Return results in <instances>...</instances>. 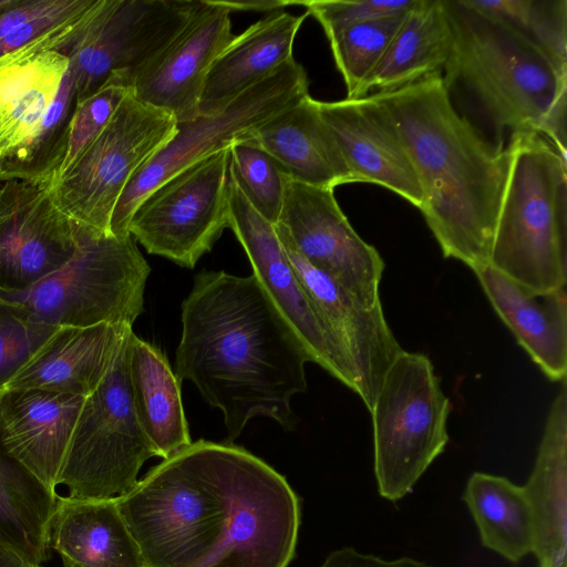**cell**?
<instances>
[{"label":"cell","instance_id":"1","mask_svg":"<svg viewBox=\"0 0 567 567\" xmlns=\"http://www.w3.org/2000/svg\"><path fill=\"white\" fill-rule=\"evenodd\" d=\"M145 567H288L300 502L233 443L192 442L116 498Z\"/></svg>","mask_w":567,"mask_h":567},{"label":"cell","instance_id":"2","mask_svg":"<svg viewBox=\"0 0 567 567\" xmlns=\"http://www.w3.org/2000/svg\"><path fill=\"white\" fill-rule=\"evenodd\" d=\"M302 346L254 275L203 270L182 303L175 375L224 415L227 443L257 416L292 431L295 394L307 391Z\"/></svg>","mask_w":567,"mask_h":567},{"label":"cell","instance_id":"3","mask_svg":"<svg viewBox=\"0 0 567 567\" xmlns=\"http://www.w3.org/2000/svg\"><path fill=\"white\" fill-rule=\"evenodd\" d=\"M398 125L422 193L421 213L445 258L488 266L512 152L489 142L452 103L443 73L372 93Z\"/></svg>","mask_w":567,"mask_h":567},{"label":"cell","instance_id":"4","mask_svg":"<svg viewBox=\"0 0 567 567\" xmlns=\"http://www.w3.org/2000/svg\"><path fill=\"white\" fill-rule=\"evenodd\" d=\"M444 6L452 34L447 89H466L499 133H539L567 157V73L524 33L466 0Z\"/></svg>","mask_w":567,"mask_h":567},{"label":"cell","instance_id":"5","mask_svg":"<svg viewBox=\"0 0 567 567\" xmlns=\"http://www.w3.org/2000/svg\"><path fill=\"white\" fill-rule=\"evenodd\" d=\"M489 264L536 292L567 284V157L536 132L511 135Z\"/></svg>","mask_w":567,"mask_h":567},{"label":"cell","instance_id":"6","mask_svg":"<svg viewBox=\"0 0 567 567\" xmlns=\"http://www.w3.org/2000/svg\"><path fill=\"white\" fill-rule=\"evenodd\" d=\"M150 272L131 234L106 235L78 225L74 254L61 268L27 290L0 295L50 326L132 327L144 310Z\"/></svg>","mask_w":567,"mask_h":567},{"label":"cell","instance_id":"7","mask_svg":"<svg viewBox=\"0 0 567 567\" xmlns=\"http://www.w3.org/2000/svg\"><path fill=\"white\" fill-rule=\"evenodd\" d=\"M450 411L431 360L403 350L386 371L370 410L381 497L396 502L412 492L445 450Z\"/></svg>","mask_w":567,"mask_h":567},{"label":"cell","instance_id":"8","mask_svg":"<svg viewBox=\"0 0 567 567\" xmlns=\"http://www.w3.org/2000/svg\"><path fill=\"white\" fill-rule=\"evenodd\" d=\"M132 328L100 385L85 398L58 485L79 499L117 498L138 482L143 464L156 453L135 413L128 378Z\"/></svg>","mask_w":567,"mask_h":567},{"label":"cell","instance_id":"9","mask_svg":"<svg viewBox=\"0 0 567 567\" xmlns=\"http://www.w3.org/2000/svg\"><path fill=\"white\" fill-rule=\"evenodd\" d=\"M176 128L174 115L138 101L131 91L100 134L48 184L53 204L73 223L113 235L112 215L126 185Z\"/></svg>","mask_w":567,"mask_h":567},{"label":"cell","instance_id":"10","mask_svg":"<svg viewBox=\"0 0 567 567\" xmlns=\"http://www.w3.org/2000/svg\"><path fill=\"white\" fill-rule=\"evenodd\" d=\"M308 84L306 70L292 58L223 107L177 122L174 136L126 185L112 215L111 233L128 235L127 225L134 209L154 188L202 158L229 148L297 104L309 94Z\"/></svg>","mask_w":567,"mask_h":567},{"label":"cell","instance_id":"11","mask_svg":"<svg viewBox=\"0 0 567 567\" xmlns=\"http://www.w3.org/2000/svg\"><path fill=\"white\" fill-rule=\"evenodd\" d=\"M229 148L189 165L144 197L127 231L151 255L194 268L229 226Z\"/></svg>","mask_w":567,"mask_h":567},{"label":"cell","instance_id":"12","mask_svg":"<svg viewBox=\"0 0 567 567\" xmlns=\"http://www.w3.org/2000/svg\"><path fill=\"white\" fill-rule=\"evenodd\" d=\"M199 0H104L75 39L70 73L79 101L114 74L131 86L187 22Z\"/></svg>","mask_w":567,"mask_h":567},{"label":"cell","instance_id":"13","mask_svg":"<svg viewBox=\"0 0 567 567\" xmlns=\"http://www.w3.org/2000/svg\"><path fill=\"white\" fill-rule=\"evenodd\" d=\"M229 228L243 246L252 275L302 346L310 362L355 392L352 365L302 289L275 226L246 199L228 173Z\"/></svg>","mask_w":567,"mask_h":567},{"label":"cell","instance_id":"14","mask_svg":"<svg viewBox=\"0 0 567 567\" xmlns=\"http://www.w3.org/2000/svg\"><path fill=\"white\" fill-rule=\"evenodd\" d=\"M299 254L368 308L382 305L379 286L384 261L364 241L341 210L333 189L306 185L290 177L276 223Z\"/></svg>","mask_w":567,"mask_h":567},{"label":"cell","instance_id":"15","mask_svg":"<svg viewBox=\"0 0 567 567\" xmlns=\"http://www.w3.org/2000/svg\"><path fill=\"white\" fill-rule=\"evenodd\" d=\"M101 3L90 0L61 25L0 55V161L37 141L70 68V56L59 49L90 24Z\"/></svg>","mask_w":567,"mask_h":567},{"label":"cell","instance_id":"16","mask_svg":"<svg viewBox=\"0 0 567 567\" xmlns=\"http://www.w3.org/2000/svg\"><path fill=\"white\" fill-rule=\"evenodd\" d=\"M274 226L302 289L348 357L355 377V393L370 411L386 371L403 351L384 318L382 305L368 308L359 302L311 266L280 225Z\"/></svg>","mask_w":567,"mask_h":567},{"label":"cell","instance_id":"17","mask_svg":"<svg viewBox=\"0 0 567 567\" xmlns=\"http://www.w3.org/2000/svg\"><path fill=\"white\" fill-rule=\"evenodd\" d=\"M230 11L218 0H199L172 41L133 80V95L176 122L198 115L207 73L231 41Z\"/></svg>","mask_w":567,"mask_h":567},{"label":"cell","instance_id":"18","mask_svg":"<svg viewBox=\"0 0 567 567\" xmlns=\"http://www.w3.org/2000/svg\"><path fill=\"white\" fill-rule=\"evenodd\" d=\"M76 236L47 181L0 196V292L27 290L55 272L74 254Z\"/></svg>","mask_w":567,"mask_h":567},{"label":"cell","instance_id":"19","mask_svg":"<svg viewBox=\"0 0 567 567\" xmlns=\"http://www.w3.org/2000/svg\"><path fill=\"white\" fill-rule=\"evenodd\" d=\"M319 111L354 183L380 185L421 209L423 193L404 140L391 114L373 94L319 101Z\"/></svg>","mask_w":567,"mask_h":567},{"label":"cell","instance_id":"20","mask_svg":"<svg viewBox=\"0 0 567 567\" xmlns=\"http://www.w3.org/2000/svg\"><path fill=\"white\" fill-rule=\"evenodd\" d=\"M84 400L42 389H8L0 393L6 449L52 492Z\"/></svg>","mask_w":567,"mask_h":567},{"label":"cell","instance_id":"21","mask_svg":"<svg viewBox=\"0 0 567 567\" xmlns=\"http://www.w3.org/2000/svg\"><path fill=\"white\" fill-rule=\"evenodd\" d=\"M239 142L272 156L296 182L334 189L354 183L339 144L309 94L251 131Z\"/></svg>","mask_w":567,"mask_h":567},{"label":"cell","instance_id":"22","mask_svg":"<svg viewBox=\"0 0 567 567\" xmlns=\"http://www.w3.org/2000/svg\"><path fill=\"white\" fill-rule=\"evenodd\" d=\"M492 307L543 373L554 382L567 374L566 287L533 291L491 266L474 272Z\"/></svg>","mask_w":567,"mask_h":567},{"label":"cell","instance_id":"23","mask_svg":"<svg viewBox=\"0 0 567 567\" xmlns=\"http://www.w3.org/2000/svg\"><path fill=\"white\" fill-rule=\"evenodd\" d=\"M130 326L59 327L8 389L89 396L110 370Z\"/></svg>","mask_w":567,"mask_h":567},{"label":"cell","instance_id":"24","mask_svg":"<svg viewBox=\"0 0 567 567\" xmlns=\"http://www.w3.org/2000/svg\"><path fill=\"white\" fill-rule=\"evenodd\" d=\"M50 548L60 555L64 567H145L116 498L58 496Z\"/></svg>","mask_w":567,"mask_h":567},{"label":"cell","instance_id":"25","mask_svg":"<svg viewBox=\"0 0 567 567\" xmlns=\"http://www.w3.org/2000/svg\"><path fill=\"white\" fill-rule=\"evenodd\" d=\"M539 567H567V383L551 402L533 471L523 486Z\"/></svg>","mask_w":567,"mask_h":567},{"label":"cell","instance_id":"26","mask_svg":"<svg viewBox=\"0 0 567 567\" xmlns=\"http://www.w3.org/2000/svg\"><path fill=\"white\" fill-rule=\"evenodd\" d=\"M308 13L272 11L219 53L205 79L198 114L212 113L292 59V45Z\"/></svg>","mask_w":567,"mask_h":567},{"label":"cell","instance_id":"27","mask_svg":"<svg viewBox=\"0 0 567 567\" xmlns=\"http://www.w3.org/2000/svg\"><path fill=\"white\" fill-rule=\"evenodd\" d=\"M128 378L135 413L156 456L166 460L192 443L181 383L166 355L154 344L130 337Z\"/></svg>","mask_w":567,"mask_h":567},{"label":"cell","instance_id":"28","mask_svg":"<svg viewBox=\"0 0 567 567\" xmlns=\"http://www.w3.org/2000/svg\"><path fill=\"white\" fill-rule=\"evenodd\" d=\"M451 40L444 0H419L405 13L384 55L364 82L361 96L401 89L443 73Z\"/></svg>","mask_w":567,"mask_h":567},{"label":"cell","instance_id":"29","mask_svg":"<svg viewBox=\"0 0 567 567\" xmlns=\"http://www.w3.org/2000/svg\"><path fill=\"white\" fill-rule=\"evenodd\" d=\"M56 497L8 452L0 426V544L34 564L44 563Z\"/></svg>","mask_w":567,"mask_h":567},{"label":"cell","instance_id":"30","mask_svg":"<svg viewBox=\"0 0 567 567\" xmlns=\"http://www.w3.org/2000/svg\"><path fill=\"white\" fill-rule=\"evenodd\" d=\"M463 501L484 547L517 563L535 548V524L524 487L503 476L475 472Z\"/></svg>","mask_w":567,"mask_h":567},{"label":"cell","instance_id":"31","mask_svg":"<svg viewBox=\"0 0 567 567\" xmlns=\"http://www.w3.org/2000/svg\"><path fill=\"white\" fill-rule=\"evenodd\" d=\"M403 16L370 19L326 31L347 97H362L364 82L384 55Z\"/></svg>","mask_w":567,"mask_h":567},{"label":"cell","instance_id":"32","mask_svg":"<svg viewBox=\"0 0 567 567\" xmlns=\"http://www.w3.org/2000/svg\"><path fill=\"white\" fill-rule=\"evenodd\" d=\"M472 8L497 18L528 37L567 73L566 0H466Z\"/></svg>","mask_w":567,"mask_h":567},{"label":"cell","instance_id":"33","mask_svg":"<svg viewBox=\"0 0 567 567\" xmlns=\"http://www.w3.org/2000/svg\"><path fill=\"white\" fill-rule=\"evenodd\" d=\"M228 173L255 210L276 225L289 178L276 159L250 143L236 142L229 147Z\"/></svg>","mask_w":567,"mask_h":567},{"label":"cell","instance_id":"34","mask_svg":"<svg viewBox=\"0 0 567 567\" xmlns=\"http://www.w3.org/2000/svg\"><path fill=\"white\" fill-rule=\"evenodd\" d=\"M131 91V84L114 74L97 91L78 101L58 164L45 178L48 184L56 181L100 134Z\"/></svg>","mask_w":567,"mask_h":567},{"label":"cell","instance_id":"35","mask_svg":"<svg viewBox=\"0 0 567 567\" xmlns=\"http://www.w3.org/2000/svg\"><path fill=\"white\" fill-rule=\"evenodd\" d=\"M58 328L33 320L24 308L0 295V393Z\"/></svg>","mask_w":567,"mask_h":567},{"label":"cell","instance_id":"36","mask_svg":"<svg viewBox=\"0 0 567 567\" xmlns=\"http://www.w3.org/2000/svg\"><path fill=\"white\" fill-rule=\"evenodd\" d=\"M419 0H361V1H291L307 9L321 24L323 31L382 17L403 16Z\"/></svg>","mask_w":567,"mask_h":567},{"label":"cell","instance_id":"37","mask_svg":"<svg viewBox=\"0 0 567 567\" xmlns=\"http://www.w3.org/2000/svg\"><path fill=\"white\" fill-rule=\"evenodd\" d=\"M319 567H432L411 557L392 560L362 554L352 547H343L331 551Z\"/></svg>","mask_w":567,"mask_h":567},{"label":"cell","instance_id":"38","mask_svg":"<svg viewBox=\"0 0 567 567\" xmlns=\"http://www.w3.org/2000/svg\"><path fill=\"white\" fill-rule=\"evenodd\" d=\"M63 1V0H62ZM61 0H41L24 2L0 16V39L24 22L42 16L59 7Z\"/></svg>","mask_w":567,"mask_h":567},{"label":"cell","instance_id":"39","mask_svg":"<svg viewBox=\"0 0 567 567\" xmlns=\"http://www.w3.org/2000/svg\"><path fill=\"white\" fill-rule=\"evenodd\" d=\"M230 12L233 11H276L281 10L286 6H290L291 1L285 0H252V1H220Z\"/></svg>","mask_w":567,"mask_h":567},{"label":"cell","instance_id":"40","mask_svg":"<svg viewBox=\"0 0 567 567\" xmlns=\"http://www.w3.org/2000/svg\"><path fill=\"white\" fill-rule=\"evenodd\" d=\"M0 567H41L0 544Z\"/></svg>","mask_w":567,"mask_h":567}]
</instances>
